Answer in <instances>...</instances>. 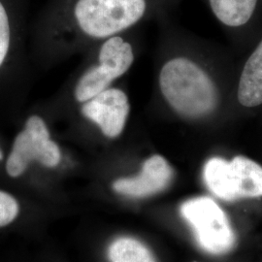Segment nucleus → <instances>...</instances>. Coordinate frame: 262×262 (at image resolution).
<instances>
[{
	"mask_svg": "<svg viewBox=\"0 0 262 262\" xmlns=\"http://www.w3.org/2000/svg\"><path fill=\"white\" fill-rule=\"evenodd\" d=\"M10 47V25L8 15L0 2V66L4 62Z\"/></svg>",
	"mask_w": 262,
	"mask_h": 262,
	"instance_id": "4468645a",
	"label": "nucleus"
},
{
	"mask_svg": "<svg viewBox=\"0 0 262 262\" xmlns=\"http://www.w3.org/2000/svg\"><path fill=\"white\" fill-rule=\"evenodd\" d=\"M235 192L239 198L262 196V166L242 156L230 161Z\"/></svg>",
	"mask_w": 262,
	"mask_h": 262,
	"instance_id": "1a4fd4ad",
	"label": "nucleus"
},
{
	"mask_svg": "<svg viewBox=\"0 0 262 262\" xmlns=\"http://www.w3.org/2000/svg\"><path fill=\"white\" fill-rule=\"evenodd\" d=\"M238 100L245 107L262 104V41L245 64L239 81Z\"/></svg>",
	"mask_w": 262,
	"mask_h": 262,
	"instance_id": "6e6552de",
	"label": "nucleus"
},
{
	"mask_svg": "<svg viewBox=\"0 0 262 262\" xmlns=\"http://www.w3.org/2000/svg\"><path fill=\"white\" fill-rule=\"evenodd\" d=\"M180 211L191 226L197 243L207 253L220 255L233 249L234 231L223 209L212 198L189 199L183 203Z\"/></svg>",
	"mask_w": 262,
	"mask_h": 262,
	"instance_id": "7ed1b4c3",
	"label": "nucleus"
},
{
	"mask_svg": "<svg viewBox=\"0 0 262 262\" xmlns=\"http://www.w3.org/2000/svg\"><path fill=\"white\" fill-rule=\"evenodd\" d=\"M159 86L169 105L185 118L206 117L217 106L214 82L201 67L187 58H173L165 63L159 74Z\"/></svg>",
	"mask_w": 262,
	"mask_h": 262,
	"instance_id": "f257e3e1",
	"label": "nucleus"
},
{
	"mask_svg": "<svg viewBox=\"0 0 262 262\" xmlns=\"http://www.w3.org/2000/svg\"><path fill=\"white\" fill-rule=\"evenodd\" d=\"M108 256L111 262H157L147 246L130 237L114 241L109 247Z\"/></svg>",
	"mask_w": 262,
	"mask_h": 262,
	"instance_id": "f8f14e48",
	"label": "nucleus"
},
{
	"mask_svg": "<svg viewBox=\"0 0 262 262\" xmlns=\"http://www.w3.org/2000/svg\"><path fill=\"white\" fill-rule=\"evenodd\" d=\"M257 0H210L215 17L228 27H241L253 16Z\"/></svg>",
	"mask_w": 262,
	"mask_h": 262,
	"instance_id": "9b49d317",
	"label": "nucleus"
},
{
	"mask_svg": "<svg viewBox=\"0 0 262 262\" xmlns=\"http://www.w3.org/2000/svg\"><path fill=\"white\" fill-rule=\"evenodd\" d=\"M145 11V0H79L74 13L83 32L103 39L135 25Z\"/></svg>",
	"mask_w": 262,
	"mask_h": 262,
	"instance_id": "f03ea898",
	"label": "nucleus"
},
{
	"mask_svg": "<svg viewBox=\"0 0 262 262\" xmlns=\"http://www.w3.org/2000/svg\"><path fill=\"white\" fill-rule=\"evenodd\" d=\"M61 158L56 142L51 139L47 124L39 116H31L14 141L6 162V171L11 177H19L32 161L46 167H55Z\"/></svg>",
	"mask_w": 262,
	"mask_h": 262,
	"instance_id": "39448f33",
	"label": "nucleus"
},
{
	"mask_svg": "<svg viewBox=\"0 0 262 262\" xmlns=\"http://www.w3.org/2000/svg\"><path fill=\"white\" fill-rule=\"evenodd\" d=\"M129 110L127 95L116 88L105 90L82 106V114L94 122L108 138H116L122 134Z\"/></svg>",
	"mask_w": 262,
	"mask_h": 262,
	"instance_id": "423d86ee",
	"label": "nucleus"
},
{
	"mask_svg": "<svg viewBox=\"0 0 262 262\" xmlns=\"http://www.w3.org/2000/svg\"><path fill=\"white\" fill-rule=\"evenodd\" d=\"M172 177L173 170L167 160L156 155L144 162L139 175L119 179L113 184V187L117 192L127 196H150L168 187Z\"/></svg>",
	"mask_w": 262,
	"mask_h": 262,
	"instance_id": "0eeeda50",
	"label": "nucleus"
},
{
	"mask_svg": "<svg viewBox=\"0 0 262 262\" xmlns=\"http://www.w3.org/2000/svg\"><path fill=\"white\" fill-rule=\"evenodd\" d=\"M204 180L207 187L215 196L225 201L238 199L229 161L221 158L209 159L204 166Z\"/></svg>",
	"mask_w": 262,
	"mask_h": 262,
	"instance_id": "9d476101",
	"label": "nucleus"
},
{
	"mask_svg": "<svg viewBox=\"0 0 262 262\" xmlns=\"http://www.w3.org/2000/svg\"><path fill=\"white\" fill-rule=\"evenodd\" d=\"M19 214L17 200L7 192L0 190V227L11 224Z\"/></svg>",
	"mask_w": 262,
	"mask_h": 262,
	"instance_id": "ddd939ff",
	"label": "nucleus"
},
{
	"mask_svg": "<svg viewBox=\"0 0 262 262\" xmlns=\"http://www.w3.org/2000/svg\"><path fill=\"white\" fill-rule=\"evenodd\" d=\"M99 62L81 77L75 88L76 100L84 103L125 74L134 61L133 49L120 36H112L100 48Z\"/></svg>",
	"mask_w": 262,
	"mask_h": 262,
	"instance_id": "20e7f679",
	"label": "nucleus"
}]
</instances>
